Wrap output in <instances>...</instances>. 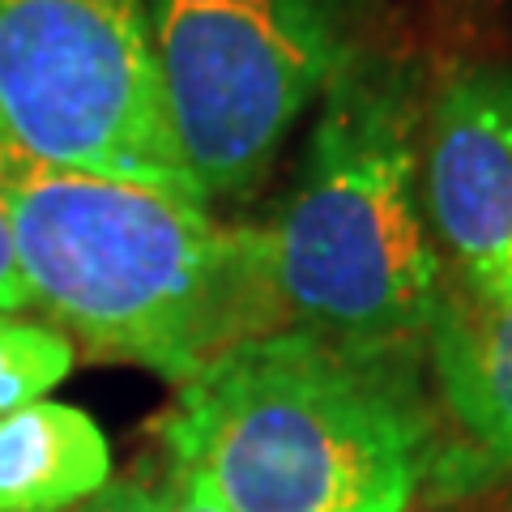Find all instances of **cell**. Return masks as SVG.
I'll return each mask as SVG.
<instances>
[{
  "mask_svg": "<svg viewBox=\"0 0 512 512\" xmlns=\"http://www.w3.org/2000/svg\"><path fill=\"white\" fill-rule=\"evenodd\" d=\"M0 197L30 303L99 359L175 389L282 329L265 227H227L167 188L43 167L0 141Z\"/></svg>",
  "mask_w": 512,
  "mask_h": 512,
  "instance_id": "1",
  "label": "cell"
},
{
  "mask_svg": "<svg viewBox=\"0 0 512 512\" xmlns=\"http://www.w3.org/2000/svg\"><path fill=\"white\" fill-rule=\"evenodd\" d=\"M419 359L278 329L180 384L158 436L227 512H410L436 466Z\"/></svg>",
  "mask_w": 512,
  "mask_h": 512,
  "instance_id": "2",
  "label": "cell"
},
{
  "mask_svg": "<svg viewBox=\"0 0 512 512\" xmlns=\"http://www.w3.org/2000/svg\"><path fill=\"white\" fill-rule=\"evenodd\" d=\"M419 69L359 47L316 107L299 180L265 227L282 329L427 355L448 265L423 205Z\"/></svg>",
  "mask_w": 512,
  "mask_h": 512,
  "instance_id": "3",
  "label": "cell"
},
{
  "mask_svg": "<svg viewBox=\"0 0 512 512\" xmlns=\"http://www.w3.org/2000/svg\"><path fill=\"white\" fill-rule=\"evenodd\" d=\"M0 141L56 171L205 201L146 0H0Z\"/></svg>",
  "mask_w": 512,
  "mask_h": 512,
  "instance_id": "4",
  "label": "cell"
},
{
  "mask_svg": "<svg viewBox=\"0 0 512 512\" xmlns=\"http://www.w3.org/2000/svg\"><path fill=\"white\" fill-rule=\"evenodd\" d=\"M171 124L205 201L265 180L303 111L367 47L372 0H146Z\"/></svg>",
  "mask_w": 512,
  "mask_h": 512,
  "instance_id": "5",
  "label": "cell"
},
{
  "mask_svg": "<svg viewBox=\"0 0 512 512\" xmlns=\"http://www.w3.org/2000/svg\"><path fill=\"white\" fill-rule=\"evenodd\" d=\"M423 205L453 286L512 295V64H461L427 99Z\"/></svg>",
  "mask_w": 512,
  "mask_h": 512,
  "instance_id": "6",
  "label": "cell"
},
{
  "mask_svg": "<svg viewBox=\"0 0 512 512\" xmlns=\"http://www.w3.org/2000/svg\"><path fill=\"white\" fill-rule=\"evenodd\" d=\"M427 355L457 427L512 474V295L478 299L448 282Z\"/></svg>",
  "mask_w": 512,
  "mask_h": 512,
  "instance_id": "7",
  "label": "cell"
},
{
  "mask_svg": "<svg viewBox=\"0 0 512 512\" xmlns=\"http://www.w3.org/2000/svg\"><path fill=\"white\" fill-rule=\"evenodd\" d=\"M111 483V444L86 410L30 402L0 414V512H64Z\"/></svg>",
  "mask_w": 512,
  "mask_h": 512,
  "instance_id": "8",
  "label": "cell"
},
{
  "mask_svg": "<svg viewBox=\"0 0 512 512\" xmlns=\"http://www.w3.org/2000/svg\"><path fill=\"white\" fill-rule=\"evenodd\" d=\"M77 350L52 320L0 312V414L43 402L73 372Z\"/></svg>",
  "mask_w": 512,
  "mask_h": 512,
  "instance_id": "9",
  "label": "cell"
},
{
  "mask_svg": "<svg viewBox=\"0 0 512 512\" xmlns=\"http://www.w3.org/2000/svg\"><path fill=\"white\" fill-rule=\"evenodd\" d=\"M64 512H167V487H154L146 478H111L103 491Z\"/></svg>",
  "mask_w": 512,
  "mask_h": 512,
  "instance_id": "10",
  "label": "cell"
},
{
  "mask_svg": "<svg viewBox=\"0 0 512 512\" xmlns=\"http://www.w3.org/2000/svg\"><path fill=\"white\" fill-rule=\"evenodd\" d=\"M30 308V291L18 265V244H13V222H9V205L0 197V312H22Z\"/></svg>",
  "mask_w": 512,
  "mask_h": 512,
  "instance_id": "11",
  "label": "cell"
},
{
  "mask_svg": "<svg viewBox=\"0 0 512 512\" xmlns=\"http://www.w3.org/2000/svg\"><path fill=\"white\" fill-rule=\"evenodd\" d=\"M163 487H167V512H227L218 504V495L210 491V483L188 466H175L171 461Z\"/></svg>",
  "mask_w": 512,
  "mask_h": 512,
  "instance_id": "12",
  "label": "cell"
}]
</instances>
